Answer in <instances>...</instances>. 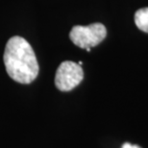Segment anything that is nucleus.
I'll return each instance as SVG.
<instances>
[{"instance_id":"nucleus-5","label":"nucleus","mask_w":148,"mask_h":148,"mask_svg":"<svg viewBox=\"0 0 148 148\" xmlns=\"http://www.w3.org/2000/svg\"><path fill=\"white\" fill-rule=\"evenodd\" d=\"M121 148H140V147L138 146V145H135V144H131L129 143H126L123 144Z\"/></svg>"},{"instance_id":"nucleus-1","label":"nucleus","mask_w":148,"mask_h":148,"mask_svg":"<svg viewBox=\"0 0 148 148\" xmlns=\"http://www.w3.org/2000/svg\"><path fill=\"white\" fill-rule=\"evenodd\" d=\"M3 60L9 76L20 84H30L40 71L31 44L21 37L16 36L8 40Z\"/></svg>"},{"instance_id":"nucleus-2","label":"nucleus","mask_w":148,"mask_h":148,"mask_svg":"<svg viewBox=\"0 0 148 148\" xmlns=\"http://www.w3.org/2000/svg\"><path fill=\"white\" fill-rule=\"evenodd\" d=\"M107 36V29L102 23H92L88 26L72 27L69 38L76 46L83 49L96 46Z\"/></svg>"},{"instance_id":"nucleus-3","label":"nucleus","mask_w":148,"mask_h":148,"mask_svg":"<svg viewBox=\"0 0 148 148\" xmlns=\"http://www.w3.org/2000/svg\"><path fill=\"white\" fill-rule=\"evenodd\" d=\"M84 79L81 66L71 61H64L59 66L55 75V85L61 91H69Z\"/></svg>"},{"instance_id":"nucleus-6","label":"nucleus","mask_w":148,"mask_h":148,"mask_svg":"<svg viewBox=\"0 0 148 148\" xmlns=\"http://www.w3.org/2000/svg\"><path fill=\"white\" fill-rule=\"evenodd\" d=\"M90 49H91V48H87V49H86V50H87L88 52H90Z\"/></svg>"},{"instance_id":"nucleus-4","label":"nucleus","mask_w":148,"mask_h":148,"mask_svg":"<svg viewBox=\"0 0 148 148\" xmlns=\"http://www.w3.org/2000/svg\"><path fill=\"white\" fill-rule=\"evenodd\" d=\"M135 23L140 31L148 33V7L140 9L136 12Z\"/></svg>"}]
</instances>
